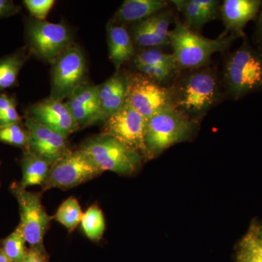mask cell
Instances as JSON below:
<instances>
[{"instance_id": "1", "label": "cell", "mask_w": 262, "mask_h": 262, "mask_svg": "<svg viewBox=\"0 0 262 262\" xmlns=\"http://www.w3.org/2000/svg\"><path fill=\"white\" fill-rule=\"evenodd\" d=\"M175 108L191 118L206 114L220 101V81L210 68L190 70L172 87Z\"/></svg>"}, {"instance_id": "2", "label": "cell", "mask_w": 262, "mask_h": 262, "mask_svg": "<svg viewBox=\"0 0 262 262\" xmlns=\"http://www.w3.org/2000/svg\"><path fill=\"white\" fill-rule=\"evenodd\" d=\"M170 45L179 70L202 68L211 61L212 56L228 50L235 40L232 34H222L216 39L200 35L177 19L175 27L169 34Z\"/></svg>"}, {"instance_id": "3", "label": "cell", "mask_w": 262, "mask_h": 262, "mask_svg": "<svg viewBox=\"0 0 262 262\" xmlns=\"http://www.w3.org/2000/svg\"><path fill=\"white\" fill-rule=\"evenodd\" d=\"M223 82L227 95L234 100L262 91V51L251 46L247 38L226 58Z\"/></svg>"}, {"instance_id": "4", "label": "cell", "mask_w": 262, "mask_h": 262, "mask_svg": "<svg viewBox=\"0 0 262 262\" xmlns=\"http://www.w3.org/2000/svg\"><path fill=\"white\" fill-rule=\"evenodd\" d=\"M196 127V120L177 108L155 114L148 120L144 136L147 159L156 158L170 146L187 141Z\"/></svg>"}, {"instance_id": "5", "label": "cell", "mask_w": 262, "mask_h": 262, "mask_svg": "<svg viewBox=\"0 0 262 262\" xmlns=\"http://www.w3.org/2000/svg\"><path fill=\"white\" fill-rule=\"evenodd\" d=\"M80 149L101 173L112 171L120 175H131L139 170L145 160L137 151L103 134L88 139Z\"/></svg>"}, {"instance_id": "6", "label": "cell", "mask_w": 262, "mask_h": 262, "mask_svg": "<svg viewBox=\"0 0 262 262\" xmlns=\"http://www.w3.org/2000/svg\"><path fill=\"white\" fill-rule=\"evenodd\" d=\"M26 29L29 51L51 64L74 44L72 32L62 23L33 18L29 20Z\"/></svg>"}, {"instance_id": "7", "label": "cell", "mask_w": 262, "mask_h": 262, "mask_svg": "<svg viewBox=\"0 0 262 262\" xmlns=\"http://www.w3.org/2000/svg\"><path fill=\"white\" fill-rule=\"evenodd\" d=\"M12 190L18 202L20 223L19 227L30 248L46 252L45 234L54 217L47 213L43 206L39 193L29 192L20 184H13Z\"/></svg>"}, {"instance_id": "8", "label": "cell", "mask_w": 262, "mask_h": 262, "mask_svg": "<svg viewBox=\"0 0 262 262\" xmlns=\"http://www.w3.org/2000/svg\"><path fill=\"white\" fill-rule=\"evenodd\" d=\"M87 66L83 52L72 45L52 63L50 98L63 101L79 86L85 83Z\"/></svg>"}, {"instance_id": "9", "label": "cell", "mask_w": 262, "mask_h": 262, "mask_svg": "<svg viewBox=\"0 0 262 262\" xmlns=\"http://www.w3.org/2000/svg\"><path fill=\"white\" fill-rule=\"evenodd\" d=\"M126 102L147 120L163 110L175 108L171 88L156 83L141 74L127 75Z\"/></svg>"}, {"instance_id": "10", "label": "cell", "mask_w": 262, "mask_h": 262, "mask_svg": "<svg viewBox=\"0 0 262 262\" xmlns=\"http://www.w3.org/2000/svg\"><path fill=\"white\" fill-rule=\"evenodd\" d=\"M102 173L82 150L70 151L53 164L42 189H71L92 180Z\"/></svg>"}, {"instance_id": "11", "label": "cell", "mask_w": 262, "mask_h": 262, "mask_svg": "<svg viewBox=\"0 0 262 262\" xmlns=\"http://www.w3.org/2000/svg\"><path fill=\"white\" fill-rule=\"evenodd\" d=\"M147 121L145 117L125 101L123 106L104 122L101 134L115 138L147 159L144 143Z\"/></svg>"}, {"instance_id": "12", "label": "cell", "mask_w": 262, "mask_h": 262, "mask_svg": "<svg viewBox=\"0 0 262 262\" xmlns=\"http://www.w3.org/2000/svg\"><path fill=\"white\" fill-rule=\"evenodd\" d=\"M25 125L29 133L26 149L47 160L52 165L70 151L67 138L60 133L27 116L25 117Z\"/></svg>"}, {"instance_id": "13", "label": "cell", "mask_w": 262, "mask_h": 262, "mask_svg": "<svg viewBox=\"0 0 262 262\" xmlns=\"http://www.w3.org/2000/svg\"><path fill=\"white\" fill-rule=\"evenodd\" d=\"M26 116L67 138L80 129L67 103L50 98L29 106Z\"/></svg>"}, {"instance_id": "14", "label": "cell", "mask_w": 262, "mask_h": 262, "mask_svg": "<svg viewBox=\"0 0 262 262\" xmlns=\"http://www.w3.org/2000/svg\"><path fill=\"white\" fill-rule=\"evenodd\" d=\"M172 20L173 17L170 11L163 10L134 24L130 34L134 45L144 49L168 46L170 45L169 28Z\"/></svg>"}, {"instance_id": "15", "label": "cell", "mask_w": 262, "mask_h": 262, "mask_svg": "<svg viewBox=\"0 0 262 262\" xmlns=\"http://www.w3.org/2000/svg\"><path fill=\"white\" fill-rule=\"evenodd\" d=\"M66 103L80 128L106 120L98 98V86L86 82L81 84Z\"/></svg>"}, {"instance_id": "16", "label": "cell", "mask_w": 262, "mask_h": 262, "mask_svg": "<svg viewBox=\"0 0 262 262\" xmlns=\"http://www.w3.org/2000/svg\"><path fill=\"white\" fill-rule=\"evenodd\" d=\"M261 0H225L220 6V14L225 27V32L236 38L246 37L244 29L248 22L254 20L259 13Z\"/></svg>"}, {"instance_id": "17", "label": "cell", "mask_w": 262, "mask_h": 262, "mask_svg": "<svg viewBox=\"0 0 262 262\" xmlns=\"http://www.w3.org/2000/svg\"><path fill=\"white\" fill-rule=\"evenodd\" d=\"M170 3L184 15V24L194 32L218 18L220 13V2L215 0H173Z\"/></svg>"}, {"instance_id": "18", "label": "cell", "mask_w": 262, "mask_h": 262, "mask_svg": "<svg viewBox=\"0 0 262 262\" xmlns=\"http://www.w3.org/2000/svg\"><path fill=\"white\" fill-rule=\"evenodd\" d=\"M108 56L116 72L125 62L136 56L134 43L130 33L122 24L110 21L106 27Z\"/></svg>"}, {"instance_id": "19", "label": "cell", "mask_w": 262, "mask_h": 262, "mask_svg": "<svg viewBox=\"0 0 262 262\" xmlns=\"http://www.w3.org/2000/svg\"><path fill=\"white\" fill-rule=\"evenodd\" d=\"M127 86V75L120 72L98 86V98L106 120L125 103Z\"/></svg>"}, {"instance_id": "20", "label": "cell", "mask_w": 262, "mask_h": 262, "mask_svg": "<svg viewBox=\"0 0 262 262\" xmlns=\"http://www.w3.org/2000/svg\"><path fill=\"white\" fill-rule=\"evenodd\" d=\"M168 3L163 0H125L118 8L113 22L138 23L166 8Z\"/></svg>"}, {"instance_id": "21", "label": "cell", "mask_w": 262, "mask_h": 262, "mask_svg": "<svg viewBox=\"0 0 262 262\" xmlns=\"http://www.w3.org/2000/svg\"><path fill=\"white\" fill-rule=\"evenodd\" d=\"M52 165L47 160L43 159L26 149L22 159V187L26 188L33 186H43L47 180Z\"/></svg>"}, {"instance_id": "22", "label": "cell", "mask_w": 262, "mask_h": 262, "mask_svg": "<svg viewBox=\"0 0 262 262\" xmlns=\"http://www.w3.org/2000/svg\"><path fill=\"white\" fill-rule=\"evenodd\" d=\"M27 46L0 59V91L16 85L19 72L28 58Z\"/></svg>"}, {"instance_id": "23", "label": "cell", "mask_w": 262, "mask_h": 262, "mask_svg": "<svg viewBox=\"0 0 262 262\" xmlns=\"http://www.w3.org/2000/svg\"><path fill=\"white\" fill-rule=\"evenodd\" d=\"M27 241L23 232L18 226L9 236L2 242V252L9 262H24L29 248L26 246Z\"/></svg>"}, {"instance_id": "24", "label": "cell", "mask_w": 262, "mask_h": 262, "mask_svg": "<svg viewBox=\"0 0 262 262\" xmlns=\"http://www.w3.org/2000/svg\"><path fill=\"white\" fill-rule=\"evenodd\" d=\"M81 228L88 238L98 242L102 238L105 230L104 216L99 207L91 206L82 215Z\"/></svg>"}, {"instance_id": "25", "label": "cell", "mask_w": 262, "mask_h": 262, "mask_svg": "<svg viewBox=\"0 0 262 262\" xmlns=\"http://www.w3.org/2000/svg\"><path fill=\"white\" fill-rule=\"evenodd\" d=\"M82 213L80 203L75 196H70L61 203L57 210L54 219L68 229L73 232L74 229L80 225Z\"/></svg>"}, {"instance_id": "26", "label": "cell", "mask_w": 262, "mask_h": 262, "mask_svg": "<svg viewBox=\"0 0 262 262\" xmlns=\"http://www.w3.org/2000/svg\"><path fill=\"white\" fill-rule=\"evenodd\" d=\"M237 262H262V248L258 244L252 226L236 249Z\"/></svg>"}, {"instance_id": "27", "label": "cell", "mask_w": 262, "mask_h": 262, "mask_svg": "<svg viewBox=\"0 0 262 262\" xmlns=\"http://www.w3.org/2000/svg\"><path fill=\"white\" fill-rule=\"evenodd\" d=\"M134 63L164 66L174 70H179L173 55L172 53L168 54L165 53L159 48H150L143 50L136 55Z\"/></svg>"}, {"instance_id": "28", "label": "cell", "mask_w": 262, "mask_h": 262, "mask_svg": "<svg viewBox=\"0 0 262 262\" xmlns=\"http://www.w3.org/2000/svg\"><path fill=\"white\" fill-rule=\"evenodd\" d=\"M29 141V133L20 123L0 126V142L10 145L27 147Z\"/></svg>"}, {"instance_id": "29", "label": "cell", "mask_w": 262, "mask_h": 262, "mask_svg": "<svg viewBox=\"0 0 262 262\" xmlns=\"http://www.w3.org/2000/svg\"><path fill=\"white\" fill-rule=\"evenodd\" d=\"M135 67L141 75L145 76L149 80L159 84L170 80L177 71L164 66L136 63Z\"/></svg>"}, {"instance_id": "30", "label": "cell", "mask_w": 262, "mask_h": 262, "mask_svg": "<svg viewBox=\"0 0 262 262\" xmlns=\"http://www.w3.org/2000/svg\"><path fill=\"white\" fill-rule=\"evenodd\" d=\"M54 0H25L24 4L34 18L45 20L54 5Z\"/></svg>"}, {"instance_id": "31", "label": "cell", "mask_w": 262, "mask_h": 262, "mask_svg": "<svg viewBox=\"0 0 262 262\" xmlns=\"http://www.w3.org/2000/svg\"><path fill=\"white\" fill-rule=\"evenodd\" d=\"M22 117L16 110V103L10 106L4 113L0 115V126L10 124L20 123Z\"/></svg>"}, {"instance_id": "32", "label": "cell", "mask_w": 262, "mask_h": 262, "mask_svg": "<svg viewBox=\"0 0 262 262\" xmlns=\"http://www.w3.org/2000/svg\"><path fill=\"white\" fill-rule=\"evenodd\" d=\"M20 8L13 1L0 0V18H7L16 14Z\"/></svg>"}, {"instance_id": "33", "label": "cell", "mask_w": 262, "mask_h": 262, "mask_svg": "<svg viewBox=\"0 0 262 262\" xmlns=\"http://www.w3.org/2000/svg\"><path fill=\"white\" fill-rule=\"evenodd\" d=\"M24 262H48L47 253H43L37 248H29Z\"/></svg>"}, {"instance_id": "34", "label": "cell", "mask_w": 262, "mask_h": 262, "mask_svg": "<svg viewBox=\"0 0 262 262\" xmlns=\"http://www.w3.org/2000/svg\"><path fill=\"white\" fill-rule=\"evenodd\" d=\"M253 39L256 48L262 51V5L259 15H258L256 29L253 34Z\"/></svg>"}, {"instance_id": "35", "label": "cell", "mask_w": 262, "mask_h": 262, "mask_svg": "<svg viewBox=\"0 0 262 262\" xmlns=\"http://www.w3.org/2000/svg\"><path fill=\"white\" fill-rule=\"evenodd\" d=\"M15 103L16 101L14 97L5 94H0V115Z\"/></svg>"}, {"instance_id": "36", "label": "cell", "mask_w": 262, "mask_h": 262, "mask_svg": "<svg viewBox=\"0 0 262 262\" xmlns=\"http://www.w3.org/2000/svg\"><path fill=\"white\" fill-rule=\"evenodd\" d=\"M251 226H252L253 231H254L255 236H256L258 244L262 248V225L253 224Z\"/></svg>"}, {"instance_id": "37", "label": "cell", "mask_w": 262, "mask_h": 262, "mask_svg": "<svg viewBox=\"0 0 262 262\" xmlns=\"http://www.w3.org/2000/svg\"><path fill=\"white\" fill-rule=\"evenodd\" d=\"M0 262H9V261L7 259V258L5 257V255L3 254V253L2 252L1 250H0Z\"/></svg>"}]
</instances>
